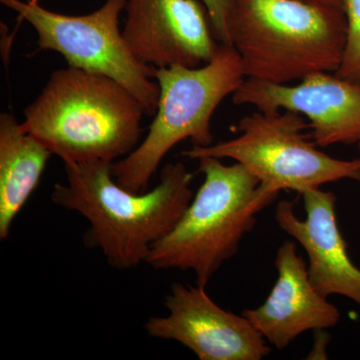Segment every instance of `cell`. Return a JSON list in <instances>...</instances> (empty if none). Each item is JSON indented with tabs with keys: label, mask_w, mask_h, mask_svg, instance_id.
<instances>
[{
	"label": "cell",
	"mask_w": 360,
	"mask_h": 360,
	"mask_svg": "<svg viewBox=\"0 0 360 360\" xmlns=\"http://www.w3.org/2000/svg\"><path fill=\"white\" fill-rule=\"evenodd\" d=\"M112 163H65L66 182L54 186L51 198L89 220L86 248H99L113 269H134L188 207L193 174L184 163H167L153 191L134 193L113 179Z\"/></svg>",
	"instance_id": "cell-1"
},
{
	"label": "cell",
	"mask_w": 360,
	"mask_h": 360,
	"mask_svg": "<svg viewBox=\"0 0 360 360\" xmlns=\"http://www.w3.org/2000/svg\"><path fill=\"white\" fill-rule=\"evenodd\" d=\"M143 115L123 85L68 66L51 73L21 125L63 163L113 162L139 146Z\"/></svg>",
	"instance_id": "cell-2"
},
{
	"label": "cell",
	"mask_w": 360,
	"mask_h": 360,
	"mask_svg": "<svg viewBox=\"0 0 360 360\" xmlns=\"http://www.w3.org/2000/svg\"><path fill=\"white\" fill-rule=\"evenodd\" d=\"M246 78L277 84L340 68L347 22L343 9L302 0H241L227 23Z\"/></svg>",
	"instance_id": "cell-3"
},
{
	"label": "cell",
	"mask_w": 360,
	"mask_h": 360,
	"mask_svg": "<svg viewBox=\"0 0 360 360\" xmlns=\"http://www.w3.org/2000/svg\"><path fill=\"white\" fill-rule=\"evenodd\" d=\"M205 181L179 222L155 243L146 264L155 269L193 270L198 285L206 286L215 272L238 252L257 214L276 200L240 163L225 165L201 158Z\"/></svg>",
	"instance_id": "cell-4"
},
{
	"label": "cell",
	"mask_w": 360,
	"mask_h": 360,
	"mask_svg": "<svg viewBox=\"0 0 360 360\" xmlns=\"http://www.w3.org/2000/svg\"><path fill=\"white\" fill-rule=\"evenodd\" d=\"M243 61L233 46L220 44L214 58L200 68H155L160 99L144 141L123 160L112 163L113 179L130 193H143L170 149L191 139L193 146L213 144L210 122L219 103L245 79Z\"/></svg>",
	"instance_id": "cell-5"
},
{
	"label": "cell",
	"mask_w": 360,
	"mask_h": 360,
	"mask_svg": "<svg viewBox=\"0 0 360 360\" xmlns=\"http://www.w3.org/2000/svg\"><path fill=\"white\" fill-rule=\"evenodd\" d=\"M309 123L295 111H257L236 125V139L200 148L182 155L191 160L231 158L255 175L267 193L284 189L302 194L307 189L342 179L360 181V158L340 160L319 150L312 141Z\"/></svg>",
	"instance_id": "cell-6"
},
{
	"label": "cell",
	"mask_w": 360,
	"mask_h": 360,
	"mask_svg": "<svg viewBox=\"0 0 360 360\" xmlns=\"http://www.w3.org/2000/svg\"><path fill=\"white\" fill-rule=\"evenodd\" d=\"M0 2L34 28L37 51L58 52L71 68L115 80L136 97L146 115L155 116L160 91L153 80L155 68L135 58L120 30L127 0H106L94 13L80 16L53 13L35 0Z\"/></svg>",
	"instance_id": "cell-7"
},
{
	"label": "cell",
	"mask_w": 360,
	"mask_h": 360,
	"mask_svg": "<svg viewBox=\"0 0 360 360\" xmlns=\"http://www.w3.org/2000/svg\"><path fill=\"white\" fill-rule=\"evenodd\" d=\"M165 305L168 314L150 317L144 326L146 333L181 343L200 360H260L271 352L251 322L221 309L205 286L172 284Z\"/></svg>",
	"instance_id": "cell-8"
},
{
	"label": "cell",
	"mask_w": 360,
	"mask_h": 360,
	"mask_svg": "<svg viewBox=\"0 0 360 360\" xmlns=\"http://www.w3.org/2000/svg\"><path fill=\"white\" fill-rule=\"evenodd\" d=\"M232 101L262 112L283 110L304 115L319 148L360 144V82L335 73H314L293 86L246 78L232 94Z\"/></svg>",
	"instance_id": "cell-9"
},
{
	"label": "cell",
	"mask_w": 360,
	"mask_h": 360,
	"mask_svg": "<svg viewBox=\"0 0 360 360\" xmlns=\"http://www.w3.org/2000/svg\"><path fill=\"white\" fill-rule=\"evenodd\" d=\"M125 9L123 37L144 65L200 68L219 49L207 11L198 0H127Z\"/></svg>",
	"instance_id": "cell-10"
},
{
	"label": "cell",
	"mask_w": 360,
	"mask_h": 360,
	"mask_svg": "<svg viewBox=\"0 0 360 360\" xmlns=\"http://www.w3.org/2000/svg\"><path fill=\"white\" fill-rule=\"evenodd\" d=\"M302 196L307 219H298L295 203L281 200L276 210L277 225L307 252V274L319 295L345 296L360 307V269L350 259L338 227L335 194L312 188Z\"/></svg>",
	"instance_id": "cell-11"
},
{
	"label": "cell",
	"mask_w": 360,
	"mask_h": 360,
	"mask_svg": "<svg viewBox=\"0 0 360 360\" xmlns=\"http://www.w3.org/2000/svg\"><path fill=\"white\" fill-rule=\"evenodd\" d=\"M274 264L278 276L269 297L257 309L243 311L267 342L283 350L307 331L340 322L338 307L310 283L307 262L297 255L295 243L285 240L279 246Z\"/></svg>",
	"instance_id": "cell-12"
},
{
	"label": "cell",
	"mask_w": 360,
	"mask_h": 360,
	"mask_svg": "<svg viewBox=\"0 0 360 360\" xmlns=\"http://www.w3.org/2000/svg\"><path fill=\"white\" fill-rule=\"evenodd\" d=\"M11 113L0 115V239L39 186L51 156Z\"/></svg>",
	"instance_id": "cell-13"
},
{
	"label": "cell",
	"mask_w": 360,
	"mask_h": 360,
	"mask_svg": "<svg viewBox=\"0 0 360 360\" xmlns=\"http://www.w3.org/2000/svg\"><path fill=\"white\" fill-rule=\"evenodd\" d=\"M347 35L345 51L336 77L360 82V0H345Z\"/></svg>",
	"instance_id": "cell-14"
},
{
	"label": "cell",
	"mask_w": 360,
	"mask_h": 360,
	"mask_svg": "<svg viewBox=\"0 0 360 360\" xmlns=\"http://www.w3.org/2000/svg\"><path fill=\"white\" fill-rule=\"evenodd\" d=\"M208 16L215 39L219 44H229V30L227 23L241 0H201Z\"/></svg>",
	"instance_id": "cell-15"
},
{
	"label": "cell",
	"mask_w": 360,
	"mask_h": 360,
	"mask_svg": "<svg viewBox=\"0 0 360 360\" xmlns=\"http://www.w3.org/2000/svg\"><path fill=\"white\" fill-rule=\"evenodd\" d=\"M309 4H316L330 8L343 9L345 11V0H302Z\"/></svg>",
	"instance_id": "cell-16"
},
{
	"label": "cell",
	"mask_w": 360,
	"mask_h": 360,
	"mask_svg": "<svg viewBox=\"0 0 360 360\" xmlns=\"http://www.w3.org/2000/svg\"><path fill=\"white\" fill-rule=\"evenodd\" d=\"M359 150H360V144H359Z\"/></svg>",
	"instance_id": "cell-17"
}]
</instances>
